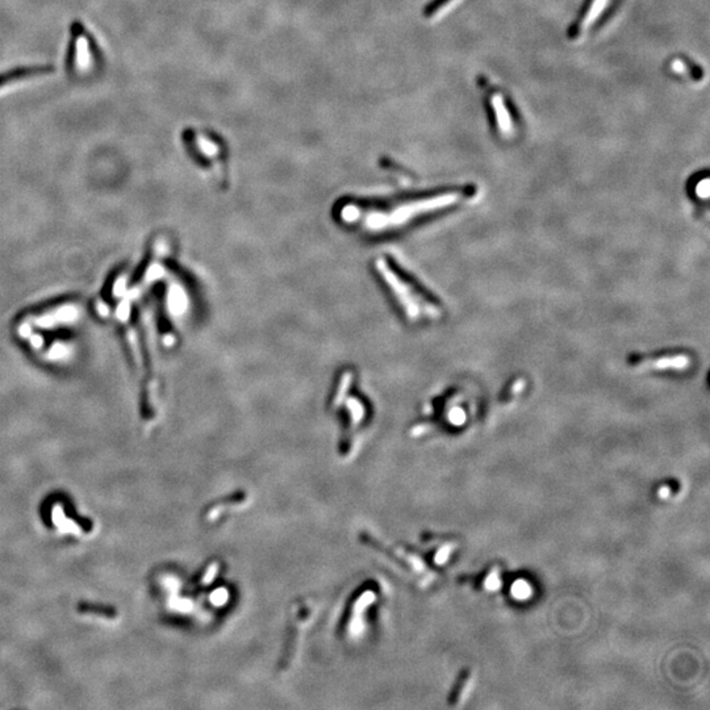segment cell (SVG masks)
I'll list each match as a JSON object with an SVG mask.
<instances>
[{"mask_svg":"<svg viewBox=\"0 0 710 710\" xmlns=\"http://www.w3.org/2000/svg\"><path fill=\"white\" fill-rule=\"evenodd\" d=\"M693 194L700 200H708L709 197V178L707 174L697 177L693 181Z\"/></svg>","mask_w":710,"mask_h":710,"instance_id":"8","label":"cell"},{"mask_svg":"<svg viewBox=\"0 0 710 710\" xmlns=\"http://www.w3.org/2000/svg\"><path fill=\"white\" fill-rule=\"evenodd\" d=\"M692 363L691 355L685 351H669L651 357H635L633 364L658 371H684Z\"/></svg>","mask_w":710,"mask_h":710,"instance_id":"5","label":"cell"},{"mask_svg":"<svg viewBox=\"0 0 710 710\" xmlns=\"http://www.w3.org/2000/svg\"><path fill=\"white\" fill-rule=\"evenodd\" d=\"M473 195V187H464L447 190L426 197H418L403 204H397L395 208H391L387 212L371 213L366 217L363 225L367 230L371 232L395 229L417 220L418 217H422L424 215L454 207L455 204H460V201L470 199Z\"/></svg>","mask_w":710,"mask_h":710,"instance_id":"1","label":"cell"},{"mask_svg":"<svg viewBox=\"0 0 710 710\" xmlns=\"http://www.w3.org/2000/svg\"><path fill=\"white\" fill-rule=\"evenodd\" d=\"M621 0H585L580 12L569 28V39L579 40L599 30L615 12Z\"/></svg>","mask_w":710,"mask_h":710,"instance_id":"4","label":"cell"},{"mask_svg":"<svg viewBox=\"0 0 710 710\" xmlns=\"http://www.w3.org/2000/svg\"><path fill=\"white\" fill-rule=\"evenodd\" d=\"M483 82L486 86L480 84L484 90V104L491 128L500 139H515L521 130V116L515 103L502 88L491 86L487 81Z\"/></svg>","mask_w":710,"mask_h":710,"instance_id":"3","label":"cell"},{"mask_svg":"<svg viewBox=\"0 0 710 710\" xmlns=\"http://www.w3.org/2000/svg\"><path fill=\"white\" fill-rule=\"evenodd\" d=\"M53 66H33V68H21V69L12 70L4 74H0V87L4 84L11 83L14 81H19V78H28L34 75H42L53 72Z\"/></svg>","mask_w":710,"mask_h":710,"instance_id":"7","label":"cell"},{"mask_svg":"<svg viewBox=\"0 0 710 710\" xmlns=\"http://www.w3.org/2000/svg\"><path fill=\"white\" fill-rule=\"evenodd\" d=\"M512 592H513V596L517 599H526L530 596L529 584L525 582H517L512 588Z\"/></svg>","mask_w":710,"mask_h":710,"instance_id":"9","label":"cell"},{"mask_svg":"<svg viewBox=\"0 0 710 710\" xmlns=\"http://www.w3.org/2000/svg\"><path fill=\"white\" fill-rule=\"evenodd\" d=\"M451 1H454V0H434V1H432V3L429 4V7H428V10H426V14H428V16H432V14H435L437 11H440V10H442L444 7H446V3H447V4H450Z\"/></svg>","mask_w":710,"mask_h":710,"instance_id":"10","label":"cell"},{"mask_svg":"<svg viewBox=\"0 0 710 710\" xmlns=\"http://www.w3.org/2000/svg\"><path fill=\"white\" fill-rule=\"evenodd\" d=\"M376 273L387 284L397 304L403 309L408 320H434L442 315V308L435 299L415 282L404 277L386 258L375 261Z\"/></svg>","mask_w":710,"mask_h":710,"instance_id":"2","label":"cell"},{"mask_svg":"<svg viewBox=\"0 0 710 710\" xmlns=\"http://www.w3.org/2000/svg\"><path fill=\"white\" fill-rule=\"evenodd\" d=\"M669 72L680 79H688V81H701L702 79V69L697 66L695 62L691 59H687L685 57H673L667 65Z\"/></svg>","mask_w":710,"mask_h":710,"instance_id":"6","label":"cell"}]
</instances>
